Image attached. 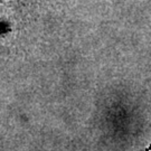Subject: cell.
<instances>
[{"mask_svg": "<svg viewBox=\"0 0 151 151\" xmlns=\"http://www.w3.org/2000/svg\"><path fill=\"white\" fill-rule=\"evenodd\" d=\"M138 151H151V140L149 141V143H148L145 148H142V149H140V150H138Z\"/></svg>", "mask_w": 151, "mask_h": 151, "instance_id": "1", "label": "cell"}]
</instances>
